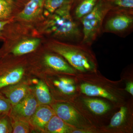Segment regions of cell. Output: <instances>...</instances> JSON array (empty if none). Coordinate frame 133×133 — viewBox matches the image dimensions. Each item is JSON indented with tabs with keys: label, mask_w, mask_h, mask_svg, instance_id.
Segmentation results:
<instances>
[{
	"label": "cell",
	"mask_w": 133,
	"mask_h": 133,
	"mask_svg": "<svg viewBox=\"0 0 133 133\" xmlns=\"http://www.w3.org/2000/svg\"><path fill=\"white\" fill-rule=\"evenodd\" d=\"M15 42L4 43L0 49L2 57L7 55L15 56H25L34 52L40 47L42 39L38 37H23Z\"/></svg>",
	"instance_id": "12"
},
{
	"label": "cell",
	"mask_w": 133,
	"mask_h": 133,
	"mask_svg": "<svg viewBox=\"0 0 133 133\" xmlns=\"http://www.w3.org/2000/svg\"><path fill=\"white\" fill-rule=\"evenodd\" d=\"M28 0H0V21L13 20Z\"/></svg>",
	"instance_id": "17"
},
{
	"label": "cell",
	"mask_w": 133,
	"mask_h": 133,
	"mask_svg": "<svg viewBox=\"0 0 133 133\" xmlns=\"http://www.w3.org/2000/svg\"><path fill=\"white\" fill-rule=\"evenodd\" d=\"M76 128L55 114L47 124L44 133H72Z\"/></svg>",
	"instance_id": "20"
},
{
	"label": "cell",
	"mask_w": 133,
	"mask_h": 133,
	"mask_svg": "<svg viewBox=\"0 0 133 133\" xmlns=\"http://www.w3.org/2000/svg\"><path fill=\"white\" fill-rule=\"evenodd\" d=\"M12 108L9 101L0 92V116L9 115Z\"/></svg>",
	"instance_id": "25"
},
{
	"label": "cell",
	"mask_w": 133,
	"mask_h": 133,
	"mask_svg": "<svg viewBox=\"0 0 133 133\" xmlns=\"http://www.w3.org/2000/svg\"><path fill=\"white\" fill-rule=\"evenodd\" d=\"M111 8L133 10V0H107Z\"/></svg>",
	"instance_id": "23"
},
{
	"label": "cell",
	"mask_w": 133,
	"mask_h": 133,
	"mask_svg": "<svg viewBox=\"0 0 133 133\" xmlns=\"http://www.w3.org/2000/svg\"><path fill=\"white\" fill-rule=\"evenodd\" d=\"M122 76V79L125 86V90L128 93H129L131 96H133V75L132 73L125 74Z\"/></svg>",
	"instance_id": "26"
},
{
	"label": "cell",
	"mask_w": 133,
	"mask_h": 133,
	"mask_svg": "<svg viewBox=\"0 0 133 133\" xmlns=\"http://www.w3.org/2000/svg\"><path fill=\"white\" fill-rule=\"evenodd\" d=\"M10 119L12 128V133H29L32 132L31 127L28 121L22 120Z\"/></svg>",
	"instance_id": "21"
},
{
	"label": "cell",
	"mask_w": 133,
	"mask_h": 133,
	"mask_svg": "<svg viewBox=\"0 0 133 133\" xmlns=\"http://www.w3.org/2000/svg\"><path fill=\"white\" fill-rule=\"evenodd\" d=\"M44 47L64 58L78 73L95 72L98 64L91 47L81 43L64 42L49 39Z\"/></svg>",
	"instance_id": "4"
},
{
	"label": "cell",
	"mask_w": 133,
	"mask_h": 133,
	"mask_svg": "<svg viewBox=\"0 0 133 133\" xmlns=\"http://www.w3.org/2000/svg\"><path fill=\"white\" fill-rule=\"evenodd\" d=\"M75 78L82 95L106 100L117 109L128 100L121 79L112 81L103 76L98 70L95 72L78 73Z\"/></svg>",
	"instance_id": "1"
},
{
	"label": "cell",
	"mask_w": 133,
	"mask_h": 133,
	"mask_svg": "<svg viewBox=\"0 0 133 133\" xmlns=\"http://www.w3.org/2000/svg\"><path fill=\"white\" fill-rule=\"evenodd\" d=\"M55 113L48 105H39L29 121L31 131L44 133L45 127Z\"/></svg>",
	"instance_id": "16"
},
{
	"label": "cell",
	"mask_w": 133,
	"mask_h": 133,
	"mask_svg": "<svg viewBox=\"0 0 133 133\" xmlns=\"http://www.w3.org/2000/svg\"><path fill=\"white\" fill-rule=\"evenodd\" d=\"M33 85L28 93L22 100L12 107L9 115L13 119H19L28 121L38 106Z\"/></svg>",
	"instance_id": "13"
},
{
	"label": "cell",
	"mask_w": 133,
	"mask_h": 133,
	"mask_svg": "<svg viewBox=\"0 0 133 133\" xmlns=\"http://www.w3.org/2000/svg\"><path fill=\"white\" fill-rule=\"evenodd\" d=\"M11 119L9 115L0 116V133H12Z\"/></svg>",
	"instance_id": "24"
},
{
	"label": "cell",
	"mask_w": 133,
	"mask_h": 133,
	"mask_svg": "<svg viewBox=\"0 0 133 133\" xmlns=\"http://www.w3.org/2000/svg\"><path fill=\"white\" fill-rule=\"evenodd\" d=\"M33 92L38 105H50L54 102L48 86L45 82L41 79H37L33 84Z\"/></svg>",
	"instance_id": "19"
},
{
	"label": "cell",
	"mask_w": 133,
	"mask_h": 133,
	"mask_svg": "<svg viewBox=\"0 0 133 133\" xmlns=\"http://www.w3.org/2000/svg\"><path fill=\"white\" fill-rule=\"evenodd\" d=\"M26 57L30 74L38 79L59 74L76 77L78 74L62 56L44 47H39Z\"/></svg>",
	"instance_id": "3"
},
{
	"label": "cell",
	"mask_w": 133,
	"mask_h": 133,
	"mask_svg": "<svg viewBox=\"0 0 133 133\" xmlns=\"http://www.w3.org/2000/svg\"><path fill=\"white\" fill-rule=\"evenodd\" d=\"M72 0H66L59 8L44 19L39 33L49 39L64 42L80 43L83 35L81 23L72 18L70 12Z\"/></svg>",
	"instance_id": "2"
},
{
	"label": "cell",
	"mask_w": 133,
	"mask_h": 133,
	"mask_svg": "<svg viewBox=\"0 0 133 133\" xmlns=\"http://www.w3.org/2000/svg\"><path fill=\"white\" fill-rule=\"evenodd\" d=\"M133 30V10L111 8L107 13L101 31L122 37L130 35Z\"/></svg>",
	"instance_id": "9"
},
{
	"label": "cell",
	"mask_w": 133,
	"mask_h": 133,
	"mask_svg": "<svg viewBox=\"0 0 133 133\" xmlns=\"http://www.w3.org/2000/svg\"><path fill=\"white\" fill-rule=\"evenodd\" d=\"M70 103L91 125L100 129L115 112L116 109L108 101L98 97L80 94Z\"/></svg>",
	"instance_id": "5"
},
{
	"label": "cell",
	"mask_w": 133,
	"mask_h": 133,
	"mask_svg": "<svg viewBox=\"0 0 133 133\" xmlns=\"http://www.w3.org/2000/svg\"><path fill=\"white\" fill-rule=\"evenodd\" d=\"M113 115L109 123L100 129V133H132V99L129 100Z\"/></svg>",
	"instance_id": "10"
},
{
	"label": "cell",
	"mask_w": 133,
	"mask_h": 133,
	"mask_svg": "<svg viewBox=\"0 0 133 133\" xmlns=\"http://www.w3.org/2000/svg\"><path fill=\"white\" fill-rule=\"evenodd\" d=\"M45 1L28 0L14 19L26 23H30L39 20L43 15Z\"/></svg>",
	"instance_id": "15"
},
{
	"label": "cell",
	"mask_w": 133,
	"mask_h": 133,
	"mask_svg": "<svg viewBox=\"0 0 133 133\" xmlns=\"http://www.w3.org/2000/svg\"><path fill=\"white\" fill-rule=\"evenodd\" d=\"M31 77L26 55L15 56L7 55L0 58V90Z\"/></svg>",
	"instance_id": "6"
},
{
	"label": "cell",
	"mask_w": 133,
	"mask_h": 133,
	"mask_svg": "<svg viewBox=\"0 0 133 133\" xmlns=\"http://www.w3.org/2000/svg\"><path fill=\"white\" fill-rule=\"evenodd\" d=\"M111 9V6L107 0H101L90 12L81 19L83 35L81 43L91 47L102 34L104 18Z\"/></svg>",
	"instance_id": "7"
},
{
	"label": "cell",
	"mask_w": 133,
	"mask_h": 133,
	"mask_svg": "<svg viewBox=\"0 0 133 133\" xmlns=\"http://www.w3.org/2000/svg\"><path fill=\"white\" fill-rule=\"evenodd\" d=\"M32 77L7 86L0 90L1 92L9 101L12 107L20 102L27 95L33 85Z\"/></svg>",
	"instance_id": "14"
},
{
	"label": "cell",
	"mask_w": 133,
	"mask_h": 133,
	"mask_svg": "<svg viewBox=\"0 0 133 133\" xmlns=\"http://www.w3.org/2000/svg\"><path fill=\"white\" fill-rule=\"evenodd\" d=\"M75 77L59 74L43 80L48 86L54 102H70L81 94Z\"/></svg>",
	"instance_id": "8"
},
{
	"label": "cell",
	"mask_w": 133,
	"mask_h": 133,
	"mask_svg": "<svg viewBox=\"0 0 133 133\" xmlns=\"http://www.w3.org/2000/svg\"><path fill=\"white\" fill-rule=\"evenodd\" d=\"M66 0H45L44 16L47 17L61 6Z\"/></svg>",
	"instance_id": "22"
},
{
	"label": "cell",
	"mask_w": 133,
	"mask_h": 133,
	"mask_svg": "<svg viewBox=\"0 0 133 133\" xmlns=\"http://www.w3.org/2000/svg\"><path fill=\"white\" fill-rule=\"evenodd\" d=\"M1 54H0V58H1Z\"/></svg>",
	"instance_id": "28"
},
{
	"label": "cell",
	"mask_w": 133,
	"mask_h": 133,
	"mask_svg": "<svg viewBox=\"0 0 133 133\" xmlns=\"http://www.w3.org/2000/svg\"><path fill=\"white\" fill-rule=\"evenodd\" d=\"M50 106L56 115L75 128L81 129L97 128L91 125L80 113L70 103L54 102Z\"/></svg>",
	"instance_id": "11"
},
{
	"label": "cell",
	"mask_w": 133,
	"mask_h": 133,
	"mask_svg": "<svg viewBox=\"0 0 133 133\" xmlns=\"http://www.w3.org/2000/svg\"><path fill=\"white\" fill-rule=\"evenodd\" d=\"M101 0H72L70 12L72 18L80 23L81 19L94 9Z\"/></svg>",
	"instance_id": "18"
},
{
	"label": "cell",
	"mask_w": 133,
	"mask_h": 133,
	"mask_svg": "<svg viewBox=\"0 0 133 133\" xmlns=\"http://www.w3.org/2000/svg\"><path fill=\"white\" fill-rule=\"evenodd\" d=\"M12 21V20L0 21V41L4 40V30L7 25Z\"/></svg>",
	"instance_id": "27"
}]
</instances>
